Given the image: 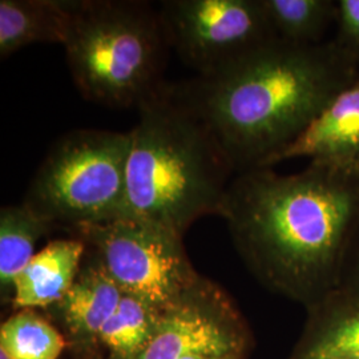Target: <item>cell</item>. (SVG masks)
<instances>
[{
    "label": "cell",
    "instance_id": "obj_14",
    "mask_svg": "<svg viewBox=\"0 0 359 359\" xmlns=\"http://www.w3.org/2000/svg\"><path fill=\"white\" fill-rule=\"evenodd\" d=\"M55 226L26 204L3 206L0 210V287L13 299V283L35 257L39 240Z\"/></svg>",
    "mask_w": 359,
    "mask_h": 359
},
{
    "label": "cell",
    "instance_id": "obj_5",
    "mask_svg": "<svg viewBox=\"0 0 359 359\" xmlns=\"http://www.w3.org/2000/svg\"><path fill=\"white\" fill-rule=\"evenodd\" d=\"M129 132L79 129L52 145L23 204L74 229L127 216Z\"/></svg>",
    "mask_w": 359,
    "mask_h": 359
},
{
    "label": "cell",
    "instance_id": "obj_8",
    "mask_svg": "<svg viewBox=\"0 0 359 359\" xmlns=\"http://www.w3.org/2000/svg\"><path fill=\"white\" fill-rule=\"evenodd\" d=\"M245 333L229 297L200 280L161 313L152 342L137 359H182L210 355L241 359Z\"/></svg>",
    "mask_w": 359,
    "mask_h": 359
},
{
    "label": "cell",
    "instance_id": "obj_20",
    "mask_svg": "<svg viewBox=\"0 0 359 359\" xmlns=\"http://www.w3.org/2000/svg\"><path fill=\"white\" fill-rule=\"evenodd\" d=\"M294 359H357L346 355H318V357H295Z\"/></svg>",
    "mask_w": 359,
    "mask_h": 359
},
{
    "label": "cell",
    "instance_id": "obj_22",
    "mask_svg": "<svg viewBox=\"0 0 359 359\" xmlns=\"http://www.w3.org/2000/svg\"><path fill=\"white\" fill-rule=\"evenodd\" d=\"M0 359H11L3 350H0Z\"/></svg>",
    "mask_w": 359,
    "mask_h": 359
},
{
    "label": "cell",
    "instance_id": "obj_17",
    "mask_svg": "<svg viewBox=\"0 0 359 359\" xmlns=\"http://www.w3.org/2000/svg\"><path fill=\"white\" fill-rule=\"evenodd\" d=\"M63 337L31 309L10 317L0 329V350L11 359H57Z\"/></svg>",
    "mask_w": 359,
    "mask_h": 359
},
{
    "label": "cell",
    "instance_id": "obj_19",
    "mask_svg": "<svg viewBox=\"0 0 359 359\" xmlns=\"http://www.w3.org/2000/svg\"><path fill=\"white\" fill-rule=\"evenodd\" d=\"M337 292L359 301V226L348 245Z\"/></svg>",
    "mask_w": 359,
    "mask_h": 359
},
{
    "label": "cell",
    "instance_id": "obj_7",
    "mask_svg": "<svg viewBox=\"0 0 359 359\" xmlns=\"http://www.w3.org/2000/svg\"><path fill=\"white\" fill-rule=\"evenodd\" d=\"M158 15L168 46L203 79L278 39L261 0H167Z\"/></svg>",
    "mask_w": 359,
    "mask_h": 359
},
{
    "label": "cell",
    "instance_id": "obj_16",
    "mask_svg": "<svg viewBox=\"0 0 359 359\" xmlns=\"http://www.w3.org/2000/svg\"><path fill=\"white\" fill-rule=\"evenodd\" d=\"M277 38L295 44H320L337 20L335 0H261Z\"/></svg>",
    "mask_w": 359,
    "mask_h": 359
},
{
    "label": "cell",
    "instance_id": "obj_10",
    "mask_svg": "<svg viewBox=\"0 0 359 359\" xmlns=\"http://www.w3.org/2000/svg\"><path fill=\"white\" fill-rule=\"evenodd\" d=\"M86 252V243L75 237L43 248L15 280V308H47L60 302L75 283Z\"/></svg>",
    "mask_w": 359,
    "mask_h": 359
},
{
    "label": "cell",
    "instance_id": "obj_6",
    "mask_svg": "<svg viewBox=\"0 0 359 359\" xmlns=\"http://www.w3.org/2000/svg\"><path fill=\"white\" fill-rule=\"evenodd\" d=\"M95 250V258L126 294L165 311L200 276L182 246V236L140 218L123 216L71 229Z\"/></svg>",
    "mask_w": 359,
    "mask_h": 359
},
{
    "label": "cell",
    "instance_id": "obj_11",
    "mask_svg": "<svg viewBox=\"0 0 359 359\" xmlns=\"http://www.w3.org/2000/svg\"><path fill=\"white\" fill-rule=\"evenodd\" d=\"M74 0H1L0 57L35 43L65 46L74 20Z\"/></svg>",
    "mask_w": 359,
    "mask_h": 359
},
{
    "label": "cell",
    "instance_id": "obj_15",
    "mask_svg": "<svg viewBox=\"0 0 359 359\" xmlns=\"http://www.w3.org/2000/svg\"><path fill=\"white\" fill-rule=\"evenodd\" d=\"M161 311L135 295L123 294L97 338L116 359H137L154 339Z\"/></svg>",
    "mask_w": 359,
    "mask_h": 359
},
{
    "label": "cell",
    "instance_id": "obj_13",
    "mask_svg": "<svg viewBox=\"0 0 359 359\" xmlns=\"http://www.w3.org/2000/svg\"><path fill=\"white\" fill-rule=\"evenodd\" d=\"M309 310L308 332L295 357L346 355L359 359V301L335 290Z\"/></svg>",
    "mask_w": 359,
    "mask_h": 359
},
{
    "label": "cell",
    "instance_id": "obj_4",
    "mask_svg": "<svg viewBox=\"0 0 359 359\" xmlns=\"http://www.w3.org/2000/svg\"><path fill=\"white\" fill-rule=\"evenodd\" d=\"M63 47L74 83L87 100L127 108L139 107L163 83L169 46L149 3L75 0Z\"/></svg>",
    "mask_w": 359,
    "mask_h": 359
},
{
    "label": "cell",
    "instance_id": "obj_12",
    "mask_svg": "<svg viewBox=\"0 0 359 359\" xmlns=\"http://www.w3.org/2000/svg\"><path fill=\"white\" fill-rule=\"evenodd\" d=\"M123 290L93 257L81 265L74 285L55 305L67 327L79 338L97 337L118 306Z\"/></svg>",
    "mask_w": 359,
    "mask_h": 359
},
{
    "label": "cell",
    "instance_id": "obj_3",
    "mask_svg": "<svg viewBox=\"0 0 359 359\" xmlns=\"http://www.w3.org/2000/svg\"><path fill=\"white\" fill-rule=\"evenodd\" d=\"M129 132L127 216L184 234L221 213L234 167L215 132L180 86L161 83Z\"/></svg>",
    "mask_w": 359,
    "mask_h": 359
},
{
    "label": "cell",
    "instance_id": "obj_2",
    "mask_svg": "<svg viewBox=\"0 0 359 359\" xmlns=\"http://www.w3.org/2000/svg\"><path fill=\"white\" fill-rule=\"evenodd\" d=\"M358 72V63L333 40L276 39L217 76L197 77L180 90L243 173L271 168Z\"/></svg>",
    "mask_w": 359,
    "mask_h": 359
},
{
    "label": "cell",
    "instance_id": "obj_9",
    "mask_svg": "<svg viewBox=\"0 0 359 359\" xmlns=\"http://www.w3.org/2000/svg\"><path fill=\"white\" fill-rule=\"evenodd\" d=\"M298 157L359 173V72L274 158L271 168Z\"/></svg>",
    "mask_w": 359,
    "mask_h": 359
},
{
    "label": "cell",
    "instance_id": "obj_1",
    "mask_svg": "<svg viewBox=\"0 0 359 359\" xmlns=\"http://www.w3.org/2000/svg\"><path fill=\"white\" fill-rule=\"evenodd\" d=\"M219 217L257 278L310 309L338 287L359 226V173L313 161L292 175L246 170Z\"/></svg>",
    "mask_w": 359,
    "mask_h": 359
},
{
    "label": "cell",
    "instance_id": "obj_18",
    "mask_svg": "<svg viewBox=\"0 0 359 359\" xmlns=\"http://www.w3.org/2000/svg\"><path fill=\"white\" fill-rule=\"evenodd\" d=\"M337 34L332 40L359 65V0H337Z\"/></svg>",
    "mask_w": 359,
    "mask_h": 359
},
{
    "label": "cell",
    "instance_id": "obj_21",
    "mask_svg": "<svg viewBox=\"0 0 359 359\" xmlns=\"http://www.w3.org/2000/svg\"><path fill=\"white\" fill-rule=\"evenodd\" d=\"M182 359H233V358H219V357H210V355H191L187 358Z\"/></svg>",
    "mask_w": 359,
    "mask_h": 359
}]
</instances>
